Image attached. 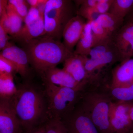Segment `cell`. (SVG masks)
<instances>
[{"label": "cell", "mask_w": 133, "mask_h": 133, "mask_svg": "<svg viewBox=\"0 0 133 133\" xmlns=\"http://www.w3.org/2000/svg\"><path fill=\"white\" fill-rule=\"evenodd\" d=\"M9 100L24 133H31L50 119L45 90L26 84Z\"/></svg>", "instance_id": "obj_1"}, {"label": "cell", "mask_w": 133, "mask_h": 133, "mask_svg": "<svg viewBox=\"0 0 133 133\" xmlns=\"http://www.w3.org/2000/svg\"><path fill=\"white\" fill-rule=\"evenodd\" d=\"M22 46L30 66L42 76L49 69L64 63L74 53L61 41L45 35L34 38Z\"/></svg>", "instance_id": "obj_2"}, {"label": "cell", "mask_w": 133, "mask_h": 133, "mask_svg": "<svg viewBox=\"0 0 133 133\" xmlns=\"http://www.w3.org/2000/svg\"><path fill=\"white\" fill-rule=\"evenodd\" d=\"M70 0H48L44 13L45 35L60 41L68 22L77 15V8Z\"/></svg>", "instance_id": "obj_3"}, {"label": "cell", "mask_w": 133, "mask_h": 133, "mask_svg": "<svg viewBox=\"0 0 133 133\" xmlns=\"http://www.w3.org/2000/svg\"><path fill=\"white\" fill-rule=\"evenodd\" d=\"M44 84L50 118L63 120L70 112L80 90Z\"/></svg>", "instance_id": "obj_4"}, {"label": "cell", "mask_w": 133, "mask_h": 133, "mask_svg": "<svg viewBox=\"0 0 133 133\" xmlns=\"http://www.w3.org/2000/svg\"><path fill=\"white\" fill-rule=\"evenodd\" d=\"M89 56L90 57L87 58L85 63V70L89 76L108 65L121 62L118 51L112 40L93 48Z\"/></svg>", "instance_id": "obj_5"}, {"label": "cell", "mask_w": 133, "mask_h": 133, "mask_svg": "<svg viewBox=\"0 0 133 133\" xmlns=\"http://www.w3.org/2000/svg\"><path fill=\"white\" fill-rule=\"evenodd\" d=\"M129 103L110 102L109 120L114 132L127 133L133 126L128 114Z\"/></svg>", "instance_id": "obj_6"}, {"label": "cell", "mask_w": 133, "mask_h": 133, "mask_svg": "<svg viewBox=\"0 0 133 133\" xmlns=\"http://www.w3.org/2000/svg\"><path fill=\"white\" fill-rule=\"evenodd\" d=\"M112 41L118 51L121 62L133 57V22H125Z\"/></svg>", "instance_id": "obj_7"}, {"label": "cell", "mask_w": 133, "mask_h": 133, "mask_svg": "<svg viewBox=\"0 0 133 133\" xmlns=\"http://www.w3.org/2000/svg\"><path fill=\"white\" fill-rule=\"evenodd\" d=\"M0 55L11 61L16 68L18 73L22 78L28 80L31 74L29 62L26 52L22 48L10 43Z\"/></svg>", "instance_id": "obj_8"}, {"label": "cell", "mask_w": 133, "mask_h": 133, "mask_svg": "<svg viewBox=\"0 0 133 133\" xmlns=\"http://www.w3.org/2000/svg\"><path fill=\"white\" fill-rule=\"evenodd\" d=\"M0 132L24 133L9 99L0 98Z\"/></svg>", "instance_id": "obj_9"}, {"label": "cell", "mask_w": 133, "mask_h": 133, "mask_svg": "<svg viewBox=\"0 0 133 133\" xmlns=\"http://www.w3.org/2000/svg\"><path fill=\"white\" fill-rule=\"evenodd\" d=\"M110 103L105 99L95 100L89 115L98 131L101 133H113L109 120Z\"/></svg>", "instance_id": "obj_10"}, {"label": "cell", "mask_w": 133, "mask_h": 133, "mask_svg": "<svg viewBox=\"0 0 133 133\" xmlns=\"http://www.w3.org/2000/svg\"><path fill=\"white\" fill-rule=\"evenodd\" d=\"M86 22L84 18L77 15L66 24L63 31V43L68 49L74 52V48L78 42Z\"/></svg>", "instance_id": "obj_11"}, {"label": "cell", "mask_w": 133, "mask_h": 133, "mask_svg": "<svg viewBox=\"0 0 133 133\" xmlns=\"http://www.w3.org/2000/svg\"><path fill=\"white\" fill-rule=\"evenodd\" d=\"M42 76L44 83L62 87L80 90L86 83H78L64 69L56 67L49 69Z\"/></svg>", "instance_id": "obj_12"}, {"label": "cell", "mask_w": 133, "mask_h": 133, "mask_svg": "<svg viewBox=\"0 0 133 133\" xmlns=\"http://www.w3.org/2000/svg\"><path fill=\"white\" fill-rule=\"evenodd\" d=\"M20 33L12 38L22 45L34 38L45 35L44 15H42L35 21L24 23Z\"/></svg>", "instance_id": "obj_13"}, {"label": "cell", "mask_w": 133, "mask_h": 133, "mask_svg": "<svg viewBox=\"0 0 133 133\" xmlns=\"http://www.w3.org/2000/svg\"><path fill=\"white\" fill-rule=\"evenodd\" d=\"M62 121L72 133H99L89 115L84 111L74 114L69 121Z\"/></svg>", "instance_id": "obj_14"}, {"label": "cell", "mask_w": 133, "mask_h": 133, "mask_svg": "<svg viewBox=\"0 0 133 133\" xmlns=\"http://www.w3.org/2000/svg\"><path fill=\"white\" fill-rule=\"evenodd\" d=\"M87 57L74 53L64 62L63 69L78 83H86L89 78L85 67V63Z\"/></svg>", "instance_id": "obj_15"}, {"label": "cell", "mask_w": 133, "mask_h": 133, "mask_svg": "<svg viewBox=\"0 0 133 133\" xmlns=\"http://www.w3.org/2000/svg\"><path fill=\"white\" fill-rule=\"evenodd\" d=\"M133 82V58L121 62L112 73L111 87L125 86Z\"/></svg>", "instance_id": "obj_16"}, {"label": "cell", "mask_w": 133, "mask_h": 133, "mask_svg": "<svg viewBox=\"0 0 133 133\" xmlns=\"http://www.w3.org/2000/svg\"><path fill=\"white\" fill-rule=\"evenodd\" d=\"M0 18V23L12 38L17 35L23 27L24 21L22 17L8 6L6 12Z\"/></svg>", "instance_id": "obj_17"}, {"label": "cell", "mask_w": 133, "mask_h": 133, "mask_svg": "<svg viewBox=\"0 0 133 133\" xmlns=\"http://www.w3.org/2000/svg\"><path fill=\"white\" fill-rule=\"evenodd\" d=\"M96 21L112 38L125 23V19L118 17L108 12L100 15Z\"/></svg>", "instance_id": "obj_18"}, {"label": "cell", "mask_w": 133, "mask_h": 133, "mask_svg": "<svg viewBox=\"0 0 133 133\" xmlns=\"http://www.w3.org/2000/svg\"><path fill=\"white\" fill-rule=\"evenodd\" d=\"M93 45V37L91 22L87 21L80 38L76 45L74 53L88 57Z\"/></svg>", "instance_id": "obj_19"}, {"label": "cell", "mask_w": 133, "mask_h": 133, "mask_svg": "<svg viewBox=\"0 0 133 133\" xmlns=\"http://www.w3.org/2000/svg\"><path fill=\"white\" fill-rule=\"evenodd\" d=\"M17 91L13 74H0V98H10Z\"/></svg>", "instance_id": "obj_20"}, {"label": "cell", "mask_w": 133, "mask_h": 133, "mask_svg": "<svg viewBox=\"0 0 133 133\" xmlns=\"http://www.w3.org/2000/svg\"><path fill=\"white\" fill-rule=\"evenodd\" d=\"M133 7V0H113L108 13L125 19Z\"/></svg>", "instance_id": "obj_21"}, {"label": "cell", "mask_w": 133, "mask_h": 133, "mask_svg": "<svg viewBox=\"0 0 133 133\" xmlns=\"http://www.w3.org/2000/svg\"><path fill=\"white\" fill-rule=\"evenodd\" d=\"M90 22L93 37V48L112 40V37L109 36L96 20Z\"/></svg>", "instance_id": "obj_22"}, {"label": "cell", "mask_w": 133, "mask_h": 133, "mask_svg": "<svg viewBox=\"0 0 133 133\" xmlns=\"http://www.w3.org/2000/svg\"><path fill=\"white\" fill-rule=\"evenodd\" d=\"M112 94L121 102L133 100V82L125 86L112 87Z\"/></svg>", "instance_id": "obj_23"}, {"label": "cell", "mask_w": 133, "mask_h": 133, "mask_svg": "<svg viewBox=\"0 0 133 133\" xmlns=\"http://www.w3.org/2000/svg\"><path fill=\"white\" fill-rule=\"evenodd\" d=\"M46 133H72L62 120L50 118L45 123Z\"/></svg>", "instance_id": "obj_24"}, {"label": "cell", "mask_w": 133, "mask_h": 133, "mask_svg": "<svg viewBox=\"0 0 133 133\" xmlns=\"http://www.w3.org/2000/svg\"><path fill=\"white\" fill-rule=\"evenodd\" d=\"M8 6L14 10L24 22L30 9L27 1L24 0H9Z\"/></svg>", "instance_id": "obj_25"}, {"label": "cell", "mask_w": 133, "mask_h": 133, "mask_svg": "<svg viewBox=\"0 0 133 133\" xmlns=\"http://www.w3.org/2000/svg\"><path fill=\"white\" fill-rule=\"evenodd\" d=\"M77 14L90 21L96 20L100 15L95 7H80L77 10Z\"/></svg>", "instance_id": "obj_26"}, {"label": "cell", "mask_w": 133, "mask_h": 133, "mask_svg": "<svg viewBox=\"0 0 133 133\" xmlns=\"http://www.w3.org/2000/svg\"><path fill=\"white\" fill-rule=\"evenodd\" d=\"M17 73L16 68L14 64L9 59L0 55V74H13Z\"/></svg>", "instance_id": "obj_27"}, {"label": "cell", "mask_w": 133, "mask_h": 133, "mask_svg": "<svg viewBox=\"0 0 133 133\" xmlns=\"http://www.w3.org/2000/svg\"><path fill=\"white\" fill-rule=\"evenodd\" d=\"M2 24L0 23V50L2 51L9 45V40L11 37L9 36Z\"/></svg>", "instance_id": "obj_28"}, {"label": "cell", "mask_w": 133, "mask_h": 133, "mask_svg": "<svg viewBox=\"0 0 133 133\" xmlns=\"http://www.w3.org/2000/svg\"><path fill=\"white\" fill-rule=\"evenodd\" d=\"M113 0H98V3L95 7L100 15L108 13Z\"/></svg>", "instance_id": "obj_29"}, {"label": "cell", "mask_w": 133, "mask_h": 133, "mask_svg": "<svg viewBox=\"0 0 133 133\" xmlns=\"http://www.w3.org/2000/svg\"><path fill=\"white\" fill-rule=\"evenodd\" d=\"M74 1L77 9L78 6L84 7H95L98 3V0H80Z\"/></svg>", "instance_id": "obj_30"}, {"label": "cell", "mask_w": 133, "mask_h": 133, "mask_svg": "<svg viewBox=\"0 0 133 133\" xmlns=\"http://www.w3.org/2000/svg\"><path fill=\"white\" fill-rule=\"evenodd\" d=\"M8 5V1L0 0V17L6 12Z\"/></svg>", "instance_id": "obj_31"}, {"label": "cell", "mask_w": 133, "mask_h": 133, "mask_svg": "<svg viewBox=\"0 0 133 133\" xmlns=\"http://www.w3.org/2000/svg\"><path fill=\"white\" fill-rule=\"evenodd\" d=\"M27 2L30 7H37L42 0H27Z\"/></svg>", "instance_id": "obj_32"}, {"label": "cell", "mask_w": 133, "mask_h": 133, "mask_svg": "<svg viewBox=\"0 0 133 133\" xmlns=\"http://www.w3.org/2000/svg\"><path fill=\"white\" fill-rule=\"evenodd\" d=\"M31 133H46L45 124L38 127Z\"/></svg>", "instance_id": "obj_33"}, {"label": "cell", "mask_w": 133, "mask_h": 133, "mask_svg": "<svg viewBox=\"0 0 133 133\" xmlns=\"http://www.w3.org/2000/svg\"><path fill=\"white\" fill-rule=\"evenodd\" d=\"M125 22H133V7L125 18Z\"/></svg>", "instance_id": "obj_34"}, {"label": "cell", "mask_w": 133, "mask_h": 133, "mask_svg": "<svg viewBox=\"0 0 133 133\" xmlns=\"http://www.w3.org/2000/svg\"><path fill=\"white\" fill-rule=\"evenodd\" d=\"M128 114L130 119L133 122V104H129Z\"/></svg>", "instance_id": "obj_35"}, {"label": "cell", "mask_w": 133, "mask_h": 133, "mask_svg": "<svg viewBox=\"0 0 133 133\" xmlns=\"http://www.w3.org/2000/svg\"><path fill=\"white\" fill-rule=\"evenodd\" d=\"M131 133H133V131H132Z\"/></svg>", "instance_id": "obj_36"}, {"label": "cell", "mask_w": 133, "mask_h": 133, "mask_svg": "<svg viewBox=\"0 0 133 133\" xmlns=\"http://www.w3.org/2000/svg\"><path fill=\"white\" fill-rule=\"evenodd\" d=\"M0 133H1V132H0Z\"/></svg>", "instance_id": "obj_37"}]
</instances>
